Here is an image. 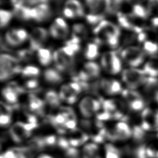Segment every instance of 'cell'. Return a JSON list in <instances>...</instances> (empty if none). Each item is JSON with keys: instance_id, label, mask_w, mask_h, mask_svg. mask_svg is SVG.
I'll return each mask as SVG.
<instances>
[{"instance_id": "6da1fadb", "label": "cell", "mask_w": 158, "mask_h": 158, "mask_svg": "<svg viewBox=\"0 0 158 158\" xmlns=\"http://www.w3.org/2000/svg\"><path fill=\"white\" fill-rule=\"evenodd\" d=\"M94 34L96 37L97 43H105L113 37L120 36V30L118 26L106 20H102L98 23L93 30Z\"/></svg>"}, {"instance_id": "7a4b0ae2", "label": "cell", "mask_w": 158, "mask_h": 158, "mask_svg": "<svg viewBox=\"0 0 158 158\" xmlns=\"http://www.w3.org/2000/svg\"><path fill=\"white\" fill-rule=\"evenodd\" d=\"M22 69L17 58L6 53L1 54L0 79L1 81H5L21 72Z\"/></svg>"}, {"instance_id": "3957f363", "label": "cell", "mask_w": 158, "mask_h": 158, "mask_svg": "<svg viewBox=\"0 0 158 158\" xmlns=\"http://www.w3.org/2000/svg\"><path fill=\"white\" fill-rule=\"evenodd\" d=\"M85 4L88 9L86 19L90 25H98L102 20L106 13L104 0H85Z\"/></svg>"}, {"instance_id": "277c9868", "label": "cell", "mask_w": 158, "mask_h": 158, "mask_svg": "<svg viewBox=\"0 0 158 158\" xmlns=\"http://www.w3.org/2000/svg\"><path fill=\"white\" fill-rule=\"evenodd\" d=\"M122 79L130 89H133L143 85L146 77L143 70L131 68L123 71Z\"/></svg>"}, {"instance_id": "5b68a950", "label": "cell", "mask_w": 158, "mask_h": 158, "mask_svg": "<svg viewBox=\"0 0 158 158\" xmlns=\"http://www.w3.org/2000/svg\"><path fill=\"white\" fill-rule=\"evenodd\" d=\"M121 57L128 65L135 67L143 63L144 52L138 46H130L122 51Z\"/></svg>"}, {"instance_id": "8992f818", "label": "cell", "mask_w": 158, "mask_h": 158, "mask_svg": "<svg viewBox=\"0 0 158 158\" xmlns=\"http://www.w3.org/2000/svg\"><path fill=\"white\" fill-rule=\"evenodd\" d=\"M48 38V31L40 27H35L29 35L30 49L32 51H38L42 48L43 44L46 41Z\"/></svg>"}, {"instance_id": "52a82bcc", "label": "cell", "mask_w": 158, "mask_h": 158, "mask_svg": "<svg viewBox=\"0 0 158 158\" xmlns=\"http://www.w3.org/2000/svg\"><path fill=\"white\" fill-rule=\"evenodd\" d=\"M101 103L99 100L92 97L85 96L80 101L78 107L81 114L85 118H89L100 109Z\"/></svg>"}, {"instance_id": "ba28073f", "label": "cell", "mask_w": 158, "mask_h": 158, "mask_svg": "<svg viewBox=\"0 0 158 158\" xmlns=\"http://www.w3.org/2000/svg\"><path fill=\"white\" fill-rule=\"evenodd\" d=\"M144 130H158V110L146 108L142 112L141 126Z\"/></svg>"}, {"instance_id": "9c48e42d", "label": "cell", "mask_w": 158, "mask_h": 158, "mask_svg": "<svg viewBox=\"0 0 158 158\" xmlns=\"http://www.w3.org/2000/svg\"><path fill=\"white\" fill-rule=\"evenodd\" d=\"M52 15V10L47 3H41L31 9V20L42 22L48 20Z\"/></svg>"}, {"instance_id": "30bf717a", "label": "cell", "mask_w": 158, "mask_h": 158, "mask_svg": "<svg viewBox=\"0 0 158 158\" xmlns=\"http://www.w3.org/2000/svg\"><path fill=\"white\" fill-rule=\"evenodd\" d=\"M30 131L27 127L26 123L18 122L14 123L10 129L11 138L15 142H20L30 135Z\"/></svg>"}, {"instance_id": "8fae6325", "label": "cell", "mask_w": 158, "mask_h": 158, "mask_svg": "<svg viewBox=\"0 0 158 158\" xmlns=\"http://www.w3.org/2000/svg\"><path fill=\"white\" fill-rule=\"evenodd\" d=\"M100 87L105 93L109 95L117 94L122 92V88L120 83L114 79H102L100 81Z\"/></svg>"}, {"instance_id": "7c38bea8", "label": "cell", "mask_w": 158, "mask_h": 158, "mask_svg": "<svg viewBox=\"0 0 158 158\" xmlns=\"http://www.w3.org/2000/svg\"><path fill=\"white\" fill-rule=\"evenodd\" d=\"M112 135L115 139L124 140L131 136L132 131L127 123L125 122H119L115 125Z\"/></svg>"}, {"instance_id": "4fadbf2b", "label": "cell", "mask_w": 158, "mask_h": 158, "mask_svg": "<svg viewBox=\"0 0 158 158\" xmlns=\"http://www.w3.org/2000/svg\"><path fill=\"white\" fill-rule=\"evenodd\" d=\"M52 57L56 68L59 72H65L66 70H69V68L72 66V65L60 53L59 49L52 53Z\"/></svg>"}, {"instance_id": "5bb4252c", "label": "cell", "mask_w": 158, "mask_h": 158, "mask_svg": "<svg viewBox=\"0 0 158 158\" xmlns=\"http://www.w3.org/2000/svg\"><path fill=\"white\" fill-rule=\"evenodd\" d=\"M44 81L50 85H57L60 83L63 78L60 74L59 71L54 69H47L43 72Z\"/></svg>"}, {"instance_id": "9a60e30c", "label": "cell", "mask_w": 158, "mask_h": 158, "mask_svg": "<svg viewBox=\"0 0 158 158\" xmlns=\"http://www.w3.org/2000/svg\"><path fill=\"white\" fill-rule=\"evenodd\" d=\"M31 9L25 5H16L13 7V14L19 20H31Z\"/></svg>"}, {"instance_id": "2e32d148", "label": "cell", "mask_w": 158, "mask_h": 158, "mask_svg": "<svg viewBox=\"0 0 158 158\" xmlns=\"http://www.w3.org/2000/svg\"><path fill=\"white\" fill-rule=\"evenodd\" d=\"M59 94L60 100L68 104H73L77 99V95L70 89L67 84L63 85L60 87Z\"/></svg>"}, {"instance_id": "e0dca14e", "label": "cell", "mask_w": 158, "mask_h": 158, "mask_svg": "<svg viewBox=\"0 0 158 158\" xmlns=\"http://www.w3.org/2000/svg\"><path fill=\"white\" fill-rule=\"evenodd\" d=\"M82 70L88 76L89 80L98 77L101 72L99 65L93 61L85 63Z\"/></svg>"}, {"instance_id": "ac0fdd59", "label": "cell", "mask_w": 158, "mask_h": 158, "mask_svg": "<svg viewBox=\"0 0 158 158\" xmlns=\"http://www.w3.org/2000/svg\"><path fill=\"white\" fill-rule=\"evenodd\" d=\"M19 93L9 85L4 87L2 90V95L5 101L9 104H15L18 101Z\"/></svg>"}, {"instance_id": "d6986e66", "label": "cell", "mask_w": 158, "mask_h": 158, "mask_svg": "<svg viewBox=\"0 0 158 158\" xmlns=\"http://www.w3.org/2000/svg\"><path fill=\"white\" fill-rule=\"evenodd\" d=\"M37 58L40 64L43 66L48 65L53 60L51 51L44 48H41L37 51Z\"/></svg>"}, {"instance_id": "ffe728a7", "label": "cell", "mask_w": 158, "mask_h": 158, "mask_svg": "<svg viewBox=\"0 0 158 158\" xmlns=\"http://www.w3.org/2000/svg\"><path fill=\"white\" fill-rule=\"evenodd\" d=\"M64 6L70 9L77 17H82L85 14L84 7L78 0H66Z\"/></svg>"}, {"instance_id": "44dd1931", "label": "cell", "mask_w": 158, "mask_h": 158, "mask_svg": "<svg viewBox=\"0 0 158 158\" xmlns=\"http://www.w3.org/2000/svg\"><path fill=\"white\" fill-rule=\"evenodd\" d=\"M143 71L151 77L158 76V59H152L148 61L143 67Z\"/></svg>"}, {"instance_id": "7402d4cb", "label": "cell", "mask_w": 158, "mask_h": 158, "mask_svg": "<svg viewBox=\"0 0 158 158\" xmlns=\"http://www.w3.org/2000/svg\"><path fill=\"white\" fill-rule=\"evenodd\" d=\"M84 55L86 59L89 60H93L97 58L99 55V47L97 43H89L87 44L85 51Z\"/></svg>"}, {"instance_id": "603a6c76", "label": "cell", "mask_w": 158, "mask_h": 158, "mask_svg": "<svg viewBox=\"0 0 158 158\" xmlns=\"http://www.w3.org/2000/svg\"><path fill=\"white\" fill-rule=\"evenodd\" d=\"M28 106L31 111H39L44 106V102L33 94H30L28 98Z\"/></svg>"}, {"instance_id": "cb8c5ba5", "label": "cell", "mask_w": 158, "mask_h": 158, "mask_svg": "<svg viewBox=\"0 0 158 158\" xmlns=\"http://www.w3.org/2000/svg\"><path fill=\"white\" fill-rule=\"evenodd\" d=\"M131 14L133 17L145 19L148 17L149 13L147 7L141 4H136L132 7Z\"/></svg>"}, {"instance_id": "d4e9b609", "label": "cell", "mask_w": 158, "mask_h": 158, "mask_svg": "<svg viewBox=\"0 0 158 158\" xmlns=\"http://www.w3.org/2000/svg\"><path fill=\"white\" fill-rule=\"evenodd\" d=\"M116 56V52L113 51H107L102 54L101 58V65L104 70H107Z\"/></svg>"}, {"instance_id": "484cf974", "label": "cell", "mask_w": 158, "mask_h": 158, "mask_svg": "<svg viewBox=\"0 0 158 158\" xmlns=\"http://www.w3.org/2000/svg\"><path fill=\"white\" fill-rule=\"evenodd\" d=\"M4 41L8 45L13 47L19 46L22 44L15 33L14 28L9 30L6 32L4 35Z\"/></svg>"}, {"instance_id": "4316f807", "label": "cell", "mask_w": 158, "mask_h": 158, "mask_svg": "<svg viewBox=\"0 0 158 158\" xmlns=\"http://www.w3.org/2000/svg\"><path fill=\"white\" fill-rule=\"evenodd\" d=\"M44 100L49 105L56 107L59 104L60 98L57 92L54 90H49L44 94Z\"/></svg>"}, {"instance_id": "83f0119b", "label": "cell", "mask_w": 158, "mask_h": 158, "mask_svg": "<svg viewBox=\"0 0 158 158\" xmlns=\"http://www.w3.org/2000/svg\"><path fill=\"white\" fill-rule=\"evenodd\" d=\"M84 158H100L98 154V147L96 144H86L83 148Z\"/></svg>"}, {"instance_id": "f1b7e54d", "label": "cell", "mask_w": 158, "mask_h": 158, "mask_svg": "<svg viewBox=\"0 0 158 158\" xmlns=\"http://www.w3.org/2000/svg\"><path fill=\"white\" fill-rule=\"evenodd\" d=\"M88 138V136L81 131H73L71 133V137L69 139V142L73 146H78L84 143Z\"/></svg>"}, {"instance_id": "f546056e", "label": "cell", "mask_w": 158, "mask_h": 158, "mask_svg": "<svg viewBox=\"0 0 158 158\" xmlns=\"http://www.w3.org/2000/svg\"><path fill=\"white\" fill-rule=\"evenodd\" d=\"M124 0H104L106 13L113 14L116 13Z\"/></svg>"}, {"instance_id": "4dcf8cb0", "label": "cell", "mask_w": 158, "mask_h": 158, "mask_svg": "<svg viewBox=\"0 0 158 158\" xmlns=\"http://www.w3.org/2000/svg\"><path fill=\"white\" fill-rule=\"evenodd\" d=\"M72 36L76 37L80 40L87 35V29L83 23H75L72 27Z\"/></svg>"}, {"instance_id": "1f68e13d", "label": "cell", "mask_w": 158, "mask_h": 158, "mask_svg": "<svg viewBox=\"0 0 158 158\" xmlns=\"http://www.w3.org/2000/svg\"><path fill=\"white\" fill-rule=\"evenodd\" d=\"M143 49L144 53L151 56H155L158 54V44L152 41L146 40L143 43Z\"/></svg>"}, {"instance_id": "d6a6232c", "label": "cell", "mask_w": 158, "mask_h": 158, "mask_svg": "<svg viewBox=\"0 0 158 158\" xmlns=\"http://www.w3.org/2000/svg\"><path fill=\"white\" fill-rule=\"evenodd\" d=\"M21 73L23 77L33 78L40 74V69L35 65H27L22 69Z\"/></svg>"}, {"instance_id": "836d02e7", "label": "cell", "mask_w": 158, "mask_h": 158, "mask_svg": "<svg viewBox=\"0 0 158 158\" xmlns=\"http://www.w3.org/2000/svg\"><path fill=\"white\" fill-rule=\"evenodd\" d=\"M128 107L133 111H139L144 109V101L141 96L127 102Z\"/></svg>"}, {"instance_id": "e575fe53", "label": "cell", "mask_w": 158, "mask_h": 158, "mask_svg": "<svg viewBox=\"0 0 158 158\" xmlns=\"http://www.w3.org/2000/svg\"><path fill=\"white\" fill-rule=\"evenodd\" d=\"M13 12L6 10V9H1L0 10V25L1 28L6 27L9 22H10L12 16Z\"/></svg>"}, {"instance_id": "d590c367", "label": "cell", "mask_w": 158, "mask_h": 158, "mask_svg": "<svg viewBox=\"0 0 158 158\" xmlns=\"http://www.w3.org/2000/svg\"><path fill=\"white\" fill-rule=\"evenodd\" d=\"M121 69L122 62L120 58L117 55L106 72L112 75H116L121 71Z\"/></svg>"}, {"instance_id": "8d00e7d4", "label": "cell", "mask_w": 158, "mask_h": 158, "mask_svg": "<svg viewBox=\"0 0 158 158\" xmlns=\"http://www.w3.org/2000/svg\"><path fill=\"white\" fill-rule=\"evenodd\" d=\"M105 153L106 158H120L118 149L111 144H107L105 146Z\"/></svg>"}, {"instance_id": "74e56055", "label": "cell", "mask_w": 158, "mask_h": 158, "mask_svg": "<svg viewBox=\"0 0 158 158\" xmlns=\"http://www.w3.org/2000/svg\"><path fill=\"white\" fill-rule=\"evenodd\" d=\"M49 34L53 38L56 39H59V40L64 39L68 36L67 33H64L59 28H57L53 23L49 27Z\"/></svg>"}, {"instance_id": "f35d334b", "label": "cell", "mask_w": 158, "mask_h": 158, "mask_svg": "<svg viewBox=\"0 0 158 158\" xmlns=\"http://www.w3.org/2000/svg\"><path fill=\"white\" fill-rule=\"evenodd\" d=\"M53 23L60 30H61L64 33L69 35V26L64 19L61 17H57L53 22Z\"/></svg>"}, {"instance_id": "ab89813d", "label": "cell", "mask_w": 158, "mask_h": 158, "mask_svg": "<svg viewBox=\"0 0 158 158\" xmlns=\"http://www.w3.org/2000/svg\"><path fill=\"white\" fill-rule=\"evenodd\" d=\"M132 135L135 139L137 141H140L143 139L144 136V130L141 127L135 126L131 130Z\"/></svg>"}, {"instance_id": "60d3db41", "label": "cell", "mask_w": 158, "mask_h": 158, "mask_svg": "<svg viewBox=\"0 0 158 158\" xmlns=\"http://www.w3.org/2000/svg\"><path fill=\"white\" fill-rule=\"evenodd\" d=\"M18 56L19 57V59L23 61L30 60L32 58L33 51L30 49H23L19 51Z\"/></svg>"}, {"instance_id": "b9f144b4", "label": "cell", "mask_w": 158, "mask_h": 158, "mask_svg": "<svg viewBox=\"0 0 158 158\" xmlns=\"http://www.w3.org/2000/svg\"><path fill=\"white\" fill-rule=\"evenodd\" d=\"M39 86V81L35 78H30L24 83V88L27 89H35Z\"/></svg>"}, {"instance_id": "7bdbcfd3", "label": "cell", "mask_w": 158, "mask_h": 158, "mask_svg": "<svg viewBox=\"0 0 158 158\" xmlns=\"http://www.w3.org/2000/svg\"><path fill=\"white\" fill-rule=\"evenodd\" d=\"M135 158H148L146 153V148L144 146H140L135 149L134 151Z\"/></svg>"}, {"instance_id": "ee69618b", "label": "cell", "mask_w": 158, "mask_h": 158, "mask_svg": "<svg viewBox=\"0 0 158 158\" xmlns=\"http://www.w3.org/2000/svg\"><path fill=\"white\" fill-rule=\"evenodd\" d=\"M147 9L150 14L158 10V0H148Z\"/></svg>"}, {"instance_id": "f6af8a7d", "label": "cell", "mask_w": 158, "mask_h": 158, "mask_svg": "<svg viewBox=\"0 0 158 158\" xmlns=\"http://www.w3.org/2000/svg\"><path fill=\"white\" fill-rule=\"evenodd\" d=\"M11 122L10 114H1L0 123L1 127H6L10 124Z\"/></svg>"}, {"instance_id": "bcb514c9", "label": "cell", "mask_w": 158, "mask_h": 158, "mask_svg": "<svg viewBox=\"0 0 158 158\" xmlns=\"http://www.w3.org/2000/svg\"><path fill=\"white\" fill-rule=\"evenodd\" d=\"M62 13L65 17L67 19H73L77 17L75 14L69 8L64 6L62 9Z\"/></svg>"}, {"instance_id": "7dc6e473", "label": "cell", "mask_w": 158, "mask_h": 158, "mask_svg": "<svg viewBox=\"0 0 158 158\" xmlns=\"http://www.w3.org/2000/svg\"><path fill=\"white\" fill-rule=\"evenodd\" d=\"M151 24L155 28H158V17H156L151 20Z\"/></svg>"}, {"instance_id": "c3c4849f", "label": "cell", "mask_w": 158, "mask_h": 158, "mask_svg": "<svg viewBox=\"0 0 158 158\" xmlns=\"http://www.w3.org/2000/svg\"><path fill=\"white\" fill-rule=\"evenodd\" d=\"M14 2L15 0H1V4L3 5L4 4H10L13 6Z\"/></svg>"}, {"instance_id": "681fc988", "label": "cell", "mask_w": 158, "mask_h": 158, "mask_svg": "<svg viewBox=\"0 0 158 158\" xmlns=\"http://www.w3.org/2000/svg\"><path fill=\"white\" fill-rule=\"evenodd\" d=\"M38 158H53L51 156L48 154H41Z\"/></svg>"}, {"instance_id": "f907efd6", "label": "cell", "mask_w": 158, "mask_h": 158, "mask_svg": "<svg viewBox=\"0 0 158 158\" xmlns=\"http://www.w3.org/2000/svg\"><path fill=\"white\" fill-rule=\"evenodd\" d=\"M154 98H155V100L156 101V102L158 103V91L155 93Z\"/></svg>"}, {"instance_id": "816d5d0a", "label": "cell", "mask_w": 158, "mask_h": 158, "mask_svg": "<svg viewBox=\"0 0 158 158\" xmlns=\"http://www.w3.org/2000/svg\"><path fill=\"white\" fill-rule=\"evenodd\" d=\"M157 136H158V135H157Z\"/></svg>"}]
</instances>
